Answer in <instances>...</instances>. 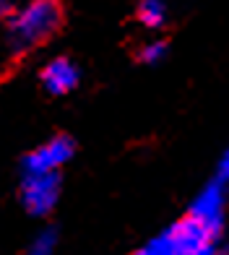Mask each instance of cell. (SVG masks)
I'll return each instance as SVG.
<instances>
[{"label": "cell", "instance_id": "cell-1", "mask_svg": "<svg viewBox=\"0 0 229 255\" xmlns=\"http://www.w3.org/2000/svg\"><path fill=\"white\" fill-rule=\"evenodd\" d=\"M65 24V8L55 0L18 3L0 31V63H21L44 47Z\"/></svg>", "mask_w": 229, "mask_h": 255}, {"label": "cell", "instance_id": "cell-2", "mask_svg": "<svg viewBox=\"0 0 229 255\" xmlns=\"http://www.w3.org/2000/svg\"><path fill=\"white\" fill-rule=\"evenodd\" d=\"M18 203L24 214L47 222L57 211L63 198V172H50V175H18Z\"/></svg>", "mask_w": 229, "mask_h": 255}, {"label": "cell", "instance_id": "cell-3", "mask_svg": "<svg viewBox=\"0 0 229 255\" xmlns=\"http://www.w3.org/2000/svg\"><path fill=\"white\" fill-rule=\"evenodd\" d=\"M78 151V143L68 133H55L39 146L18 159V175H50V172H63L73 161Z\"/></svg>", "mask_w": 229, "mask_h": 255}, {"label": "cell", "instance_id": "cell-4", "mask_svg": "<svg viewBox=\"0 0 229 255\" xmlns=\"http://www.w3.org/2000/svg\"><path fill=\"white\" fill-rule=\"evenodd\" d=\"M227 206H229V185H224L222 180L214 177L193 195V201H190L185 214H190L206 229H211L214 235L224 237V232H227Z\"/></svg>", "mask_w": 229, "mask_h": 255}, {"label": "cell", "instance_id": "cell-5", "mask_svg": "<svg viewBox=\"0 0 229 255\" xmlns=\"http://www.w3.org/2000/svg\"><path fill=\"white\" fill-rule=\"evenodd\" d=\"M81 78H84L81 65H78L71 55H52L50 60L42 63L39 73H37L39 89L52 99L71 97L73 91L81 86Z\"/></svg>", "mask_w": 229, "mask_h": 255}, {"label": "cell", "instance_id": "cell-6", "mask_svg": "<svg viewBox=\"0 0 229 255\" xmlns=\"http://www.w3.org/2000/svg\"><path fill=\"white\" fill-rule=\"evenodd\" d=\"M133 18H135V24H138L143 31L159 34V31L167 29L172 13H169V5L162 3V0H143V3L135 5Z\"/></svg>", "mask_w": 229, "mask_h": 255}, {"label": "cell", "instance_id": "cell-7", "mask_svg": "<svg viewBox=\"0 0 229 255\" xmlns=\"http://www.w3.org/2000/svg\"><path fill=\"white\" fill-rule=\"evenodd\" d=\"M57 248H60V229L55 224H44L29 237L24 255H55Z\"/></svg>", "mask_w": 229, "mask_h": 255}, {"label": "cell", "instance_id": "cell-8", "mask_svg": "<svg viewBox=\"0 0 229 255\" xmlns=\"http://www.w3.org/2000/svg\"><path fill=\"white\" fill-rule=\"evenodd\" d=\"M169 57V42L162 39V37H151L138 44V52H135V60H138L141 65H148L154 68L159 63H164Z\"/></svg>", "mask_w": 229, "mask_h": 255}, {"label": "cell", "instance_id": "cell-9", "mask_svg": "<svg viewBox=\"0 0 229 255\" xmlns=\"http://www.w3.org/2000/svg\"><path fill=\"white\" fill-rule=\"evenodd\" d=\"M130 255H175V253H172L169 240H167L164 229H162L159 235H154L148 242H143V245H141L138 250H133Z\"/></svg>", "mask_w": 229, "mask_h": 255}, {"label": "cell", "instance_id": "cell-10", "mask_svg": "<svg viewBox=\"0 0 229 255\" xmlns=\"http://www.w3.org/2000/svg\"><path fill=\"white\" fill-rule=\"evenodd\" d=\"M216 180H222L224 185H229V146L224 148V154L219 156V164H216Z\"/></svg>", "mask_w": 229, "mask_h": 255}, {"label": "cell", "instance_id": "cell-11", "mask_svg": "<svg viewBox=\"0 0 229 255\" xmlns=\"http://www.w3.org/2000/svg\"><path fill=\"white\" fill-rule=\"evenodd\" d=\"M13 8H16V3H8V0H0V31H3V26H5L8 16L13 13Z\"/></svg>", "mask_w": 229, "mask_h": 255}, {"label": "cell", "instance_id": "cell-12", "mask_svg": "<svg viewBox=\"0 0 229 255\" xmlns=\"http://www.w3.org/2000/svg\"><path fill=\"white\" fill-rule=\"evenodd\" d=\"M219 255H229V250H222V253H219Z\"/></svg>", "mask_w": 229, "mask_h": 255}]
</instances>
